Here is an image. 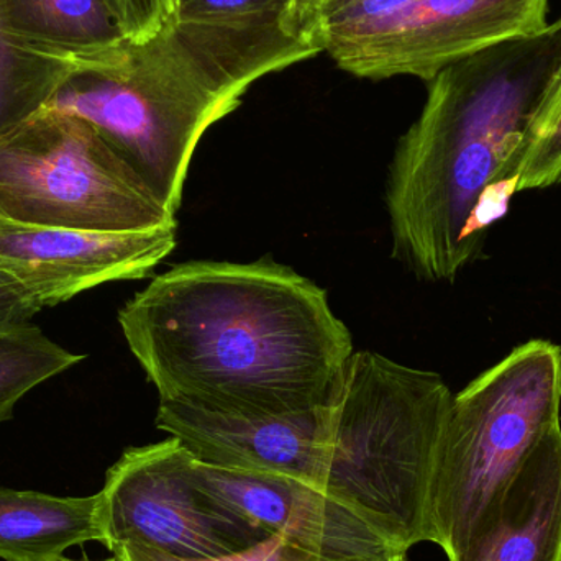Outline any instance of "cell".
<instances>
[{"mask_svg": "<svg viewBox=\"0 0 561 561\" xmlns=\"http://www.w3.org/2000/svg\"><path fill=\"white\" fill-rule=\"evenodd\" d=\"M118 325L160 401L233 417L332 408L353 355L325 290L272 259L174 266Z\"/></svg>", "mask_w": 561, "mask_h": 561, "instance_id": "6da1fadb", "label": "cell"}, {"mask_svg": "<svg viewBox=\"0 0 561 561\" xmlns=\"http://www.w3.org/2000/svg\"><path fill=\"white\" fill-rule=\"evenodd\" d=\"M561 62V15L442 69L389 167L392 256L451 283L480 256L491 191L514 193L517 161Z\"/></svg>", "mask_w": 561, "mask_h": 561, "instance_id": "7a4b0ae2", "label": "cell"}, {"mask_svg": "<svg viewBox=\"0 0 561 561\" xmlns=\"http://www.w3.org/2000/svg\"><path fill=\"white\" fill-rule=\"evenodd\" d=\"M319 53L299 9L237 25L171 19L148 42L82 61L45 111L91 124L176 216L204 134L253 82Z\"/></svg>", "mask_w": 561, "mask_h": 561, "instance_id": "3957f363", "label": "cell"}, {"mask_svg": "<svg viewBox=\"0 0 561 561\" xmlns=\"http://www.w3.org/2000/svg\"><path fill=\"white\" fill-rule=\"evenodd\" d=\"M451 401L437 373L353 352L319 490L398 549L434 542L432 480Z\"/></svg>", "mask_w": 561, "mask_h": 561, "instance_id": "277c9868", "label": "cell"}, {"mask_svg": "<svg viewBox=\"0 0 561 561\" xmlns=\"http://www.w3.org/2000/svg\"><path fill=\"white\" fill-rule=\"evenodd\" d=\"M560 412L561 348L549 340L516 346L454 394L431 491L434 543L448 561L540 438L561 424Z\"/></svg>", "mask_w": 561, "mask_h": 561, "instance_id": "5b68a950", "label": "cell"}, {"mask_svg": "<svg viewBox=\"0 0 561 561\" xmlns=\"http://www.w3.org/2000/svg\"><path fill=\"white\" fill-rule=\"evenodd\" d=\"M0 216L85 232L178 227L91 124L56 111L39 112L0 141Z\"/></svg>", "mask_w": 561, "mask_h": 561, "instance_id": "8992f818", "label": "cell"}, {"mask_svg": "<svg viewBox=\"0 0 561 561\" xmlns=\"http://www.w3.org/2000/svg\"><path fill=\"white\" fill-rule=\"evenodd\" d=\"M99 497L108 550L137 543L206 561L239 556L272 537L199 483L196 460L173 437L127 448L108 468Z\"/></svg>", "mask_w": 561, "mask_h": 561, "instance_id": "52a82bcc", "label": "cell"}, {"mask_svg": "<svg viewBox=\"0 0 561 561\" xmlns=\"http://www.w3.org/2000/svg\"><path fill=\"white\" fill-rule=\"evenodd\" d=\"M550 0H414L394 19L327 55L358 78L431 81L474 53L549 25Z\"/></svg>", "mask_w": 561, "mask_h": 561, "instance_id": "ba28073f", "label": "cell"}, {"mask_svg": "<svg viewBox=\"0 0 561 561\" xmlns=\"http://www.w3.org/2000/svg\"><path fill=\"white\" fill-rule=\"evenodd\" d=\"M176 229L85 232L0 216V272L55 307L101 284L147 278L176 249Z\"/></svg>", "mask_w": 561, "mask_h": 561, "instance_id": "9c48e42d", "label": "cell"}, {"mask_svg": "<svg viewBox=\"0 0 561 561\" xmlns=\"http://www.w3.org/2000/svg\"><path fill=\"white\" fill-rule=\"evenodd\" d=\"M332 408L252 419L160 401L154 424L176 438L197 463L217 470L280 474L319 490Z\"/></svg>", "mask_w": 561, "mask_h": 561, "instance_id": "30bf717a", "label": "cell"}, {"mask_svg": "<svg viewBox=\"0 0 561 561\" xmlns=\"http://www.w3.org/2000/svg\"><path fill=\"white\" fill-rule=\"evenodd\" d=\"M196 477L210 493L266 533L299 534L319 547L322 561H408L389 543L316 486L289 477L217 470L197 463Z\"/></svg>", "mask_w": 561, "mask_h": 561, "instance_id": "8fae6325", "label": "cell"}, {"mask_svg": "<svg viewBox=\"0 0 561 561\" xmlns=\"http://www.w3.org/2000/svg\"><path fill=\"white\" fill-rule=\"evenodd\" d=\"M455 561H561V424L527 455Z\"/></svg>", "mask_w": 561, "mask_h": 561, "instance_id": "7c38bea8", "label": "cell"}, {"mask_svg": "<svg viewBox=\"0 0 561 561\" xmlns=\"http://www.w3.org/2000/svg\"><path fill=\"white\" fill-rule=\"evenodd\" d=\"M101 497H59L0 488V559L45 561L85 542L104 543Z\"/></svg>", "mask_w": 561, "mask_h": 561, "instance_id": "4fadbf2b", "label": "cell"}, {"mask_svg": "<svg viewBox=\"0 0 561 561\" xmlns=\"http://www.w3.org/2000/svg\"><path fill=\"white\" fill-rule=\"evenodd\" d=\"M2 16L25 42L82 61L125 42L104 0H2Z\"/></svg>", "mask_w": 561, "mask_h": 561, "instance_id": "5bb4252c", "label": "cell"}, {"mask_svg": "<svg viewBox=\"0 0 561 561\" xmlns=\"http://www.w3.org/2000/svg\"><path fill=\"white\" fill-rule=\"evenodd\" d=\"M82 59L33 45L10 32L0 0V141L48 107Z\"/></svg>", "mask_w": 561, "mask_h": 561, "instance_id": "9a60e30c", "label": "cell"}, {"mask_svg": "<svg viewBox=\"0 0 561 561\" xmlns=\"http://www.w3.org/2000/svg\"><path fill=\"white\" fill-rule=\"evenodd\" d=\"M82 359L33 323L0 330V424L13 417L23 396Z\"/></svg>", "mask_w": 561, "mask_h": 561, "instance_id": "2e32d148", "label": "cell"}, {"mask_svg": "<svg viewBox=\"0 0 561 561\" xmlns=\"http://www.w3.org/2000/svg\"><path fill=\"white\" fill-rule=\"evenodd\" d=\"M561 183V62L517 161L514 193Z\"/></svg>", "mask_w": 561, "mask_h": 561, "instance_id": "e0dca14e", "label": "cell"}, {"mask_svg": "<svg viewBox=\"0 0 561 561\" xmlns=\"http://www.w3.org/2000/svg\"><path fill=\"white\" fill-rule=\"evenodd\" d=\"M299 9V0H176L178 22L237 25L279 19Z\"/></svg>", "mask_w": 561, "mask_h": 561, "instance_id": "ac0fdd59", "label": "cell"}, {"mask_svg": "<svg viewBox=\"0 0 561 561\" xmlns=\"http://www.w3.org/2000/svg\"><path fill=\"white\" fill-rule=\"evenodd\" d=\"M111 552L118 561H184L137 543H121ZM206 561H322V559L316 543L304 539L299 534L283 530L239 556Z\"/></svg>", "mask_w": 561, "mask_h": 561, "instance_id": "d6986e66", "label": "cell"}, {"mask_svg": "<svg viewBox=\"0 0 561 561\" xmlns=\"http://www.w3.org/2000/svg\"><path fill=\"white\" fill-rule=\"evenodd\" d=\"M127 42L157 36L173 19L176 0H104Z\"/></svg>", "mask_w": 561, "mask_h": 561, "instance_id": "ffe728a7", "label": "cell"}, {"mask_svg": "<svg viewBox=\"0 0 561 561\" xmlns=\"http://www.w3.org/2000/svg\"><path fill=\"white\" fill-rule=\"evenodd\" d=\"M43 306L22 284L0 272V330L28 325Z\"/></svg>", "mask_w": 561, "mask_h": 561, "instance_id": "44dd1931", "label": "cell"}, {"mask_svg": "<svg viewBox=\"0 0 561 561\" xmlns=\"http://www.w3.org/2000/svg\"><path fill=\"white\" fill-rule=\"evenodd\" d=\"M45 561H118V560L115 559V556L111 557V559H105V560H72V559H66L65 556H59V557H55V559H49V560H45Z\"/></svg>", "mask_w": 561, "mask_h": 561, "instance_id": "7402d4cb", "label": "cell"}, {"mask_svg": "<svg viewBox=\"0 0 561 561\" xmlns=\"http://www.w3.org/2000/svg\"><path fill=\"white\" fill-rule=\"evenodd\" d=\"M299 2H310V0H299Z\"/></svg>", "mask_w": 561, "mask_h": 561, "instance_id": "603a6c76", "label": "cell"}]
</instances>
